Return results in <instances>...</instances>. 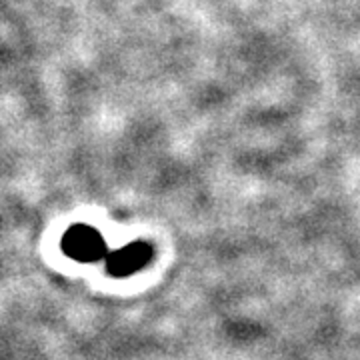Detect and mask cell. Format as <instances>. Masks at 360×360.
<instances>
[{"instance_id": "obj_1", "label": "cell", "mask_w": 360, "mask_h": 360, "mask_svg": "<svg viewBox=\"0 0 360 360\" xmlns=\"http://www.w3.org/2000/svg\"><path fill=\"white\" fill-rule=\"evenodd\" d=\"M63 250L75 260L94 262L106 255V243L96 229L86 224H75L72 229L66 231L63 238Z\"/></svg>"}, {"instance_id": "obj_2", "label": "cell", "mask_w": 360, "mask_h": 360, "mask_svg": "<svg viewBox=\"0 0 360 360\" xmlns=\"http://www.w3.org/2000/svg\"><path fill=\"white\" fill-rule=\"evenodd\" d=\"M153 260V246L148 243H130L106 257V269L115 276H130Z\"/></svg>"}]
</instances>
